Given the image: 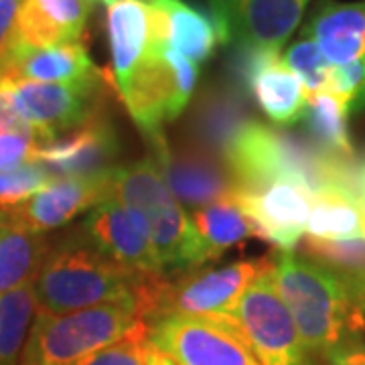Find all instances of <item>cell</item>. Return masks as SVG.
<instances>
[{
  "instance_id": "f1b7e54d",
  "label": "cell",
  "mask_w": 365,
  "mask_h": 365,
  "mask_svg": "<svg viewBox=\"0 0 365 365\" xmlns=\"http://www.w3.org/2000/svg\"><path fill=\"white\" fill-rule=\"evenodd\" d=\"M150 327L140 319L114 343L83 357L76 365H148Z\"/></svg>"
},
{
  "instance_id": "1f68e13d",
  "label": "cell",
  "mask_w": 365,
  "mask_h": 365,
  "mask_svg": "<svg viewBox=\"0 0 365 365\" xmlns=\"http://www.w3.org/2000/svg\"><path fill=\"white\" fill-rule=\"evenodd\" d=\"M327 91H337L347 100L349 112L365 110V55L345 66H333L331 88Z\"/></svg>"
},
{
  "instance_id": "5b68a950",
  "label": "cell",
  "mask_w": 365,
  "mask_h": 365,
  "mask_svg": "<svg viewBox=\"0 0 365 365\" xmlns=\"http://www.w3.org/2000/svg\"><path fill=\"white\" fill-rule=\"evenodd\" d=\"M199 67L170 45H150L128 81L118 88L132 120L155 138L185 110L195 90Z\"/></svg>"
},
{
  "instance_id": "52a82bcc",
  "label": "cell",
  "mask_w": 365,
  "mask_h": 365,
  "mask_svg": "<svg viewBox=\"0 0 365 365\" xmlns=\"http://www.w3.org/2000/svg\"><path fill=\"white\" fill-rule=\"evenodd\" d=\"M274 264L256 276L234 307L235 327L262 365H317L276 284Z\"/></svg>"
},
{
  "instance_id": "8d00e7d4",
  "label": "cell",
  "mask_w": 365,
  "mask_h": 365,
  "mask_svg": "<svg viewBox=\"0 0 365 365\" xmlns=\"http://www.w3.org/2000/svg\"><path fill=\"white\" fill-rule=\"evenodd\" d=\"M357 205H359V213L365 215V163L361 165V195H359Z\"/></svg>"
},
{
  "instance_id": "f546056e",
  "label": "cell",
  "mask_w": 365,
  "mask_h": 365,
  "mask_svg": "<svg viewBox=\"0 0 365 365\" xmlns=\"http://www.w3.org/2000/svg\"><path fill=\"white\" fill-rule=\"evenodd\" d=\"M282 59L294 71V76L300 79V83L304 86L309 96L327 91L331 88L333 66L323 57V53L313 39L302 35L297 43H292L288 47Z\"/></svg>"
},
{
  "instance_id": "83f0119b",
  "label": "cell",
  "mask_w": 365,
  "mask_h": 365,
  "mask_svg": "<svg viewBox=\"0 0 365 365\" xmlns=\"http://www.w3.org/2000/svg\"><path fill=\"white\" fill-rule=\"evenodd\" d=\"M35 309L33 282L0 294V365L16 361Z\"/></svg>"
},
{
  "instance_id": "7c38bea8",
  "label": "cell",
  "mask_w": 365,
  "mask_h": 365,
  "mask_svg": "<svg viewBox=\"0 0 365 365\" xmlns=\"http://www.w3.org/2000/svg\"><path fill=\"white\" fill-rule=\"evenodd\" d=\"M235 203L248 215L254 235L278 250H294L307 232L311 199L294 182L276 181L256 191H235Z\"/></svg>"
},
{
  "instance_id": "603a6c76",
  "label": "cell",
  "mask_w": 365,
  "mask_h": 365,
  "mask_svg": "<svg viewBox=\"0 0 365 365\" xmlns=\"http://www.w3.org/2000/svg\"><path fill=\"white\" fill-rule=\"evenodd\" d=\"M246 122H250L248 108L237 88L207 93L197 110V134L203 148L217 157L227 150Z\"/></svg>"
},
{
  "instance_id": "8fae6325",
  "label": "cell",
  "mask_w": 365,
  "mask_h": 365,
  "mask_svg": "<svg viewBox=\"0 0 365 365\" xmlns=\"http://www.w3.org/2000/svg\"><path fill=\"white\" fill-rule=\"evenodd\" d=\"M148 143L153 148V158L163 170L170 193L182 207L197 211L234 197V179L225 160H220L217 155L205 148H187L181 153H173L163 134L148 138Z\"/></svg>"
},
{
  "instance_id": "d590c367",
  "label": "cell",
  "mask_w": 365,
  "mask_h": 365,
  "mask_svg": "<svg viewBox=\"0 0 365 365\" xmlns=\"http://www.w3.org/2000/svg\"><path fill=\"white\" fill-rule=\"evenodd\" d=\"M148 365H177L170 359L167 353H163L158 347H155L150 343V349H148Z\"/></svg>"
},
{
  "instance_id": "6da1fadb",
  "label": "cell",
  "mask_w": 365,
  "mask_h": 365,
  "mask_svg": "<svg viewBox=\"0 0 365 365\" xmlns=\"http://www.w3.org/2000/svg\"><path fill=\"white\" fill-rule=\"evenodd\" d=\"M272 278L314 361L341 343L361 337L365 304L341 276L294 250H278Z\"/></svg>"
},
{
  "instance_id": "30bf717a",
  "label": "cell",
  "mask_w": 365,
  "mask_h": 365,
  "mask_svg": "<svg viewBox=\"0 0 365 365\" xmlns=\"http://www.w3.org/2000/svg\"><path fill=\"white\" fill-rule=\"evenodd\" d=\"M98 86L100 81L41 83L11 78V96L16 112L35 130L39 144H45L78 128L100 110Z\"/></svg>"
},
{
  "instance_id": "d6a6232c",
  "label": "cell",
  "mask_w": 365,
  "mask_h": 365,
  "mask_svg": "<svg viewBox=\"0 0 365 365\" xmlns=\"http://www.w3.org/2000/svg\"><path fill=\"white\" fill-rule=\"evenodd\" d=\"M37 146L39 143L33 136L0 134V170H11L25 163H33Z\"/></svg>"
},
{
  "instance_id": "7a4b0ae2",
  "label": "cell",
  "mask_w": 365,
  "mask_h": 365,
  "mask_svg": "<svg viewBox=\"0 0 365 365\" xmlns=\"http://www.w3.org/2000/svg\"><path fill=\"white\" fill-rule=\"evenodd\" d=\"M110 195L116 197L143 225L163 272H189L211 262L207 246L181 203L170 193L163 170L153 157L128 167H114Z\"/></svg>"
},
{
  "instance_id": "277c9868",
  "label": "cell",
  "mask_w": 365,
  "mask_h": 365,
  "mask_svg": "<svg viewBox=\"0 0 365 365\" xmlns=\"http://www.w3.org/2000/svg\"><path fill=\"white\" fill-rule=\"evenodd\" d=\"M143 319L138 300H118L66 314L37 311L21 365H76L120 339Z\"/></svg>"
},
{
  "instance_id": "4fadbf2b",
  "label": "cell",
  "mask_w": 365,
  "mask_h": 365,
  "mask_svg": "<svg viewBox=\"0 0 365 365\" xmlns=\"http://www.w3.org/2000/svg\"><path fill=\"white\" fill-rule=\"evenodd\" d=\"M81 234L93 248L134 274H165L143 225L116 197L93 205L81 223Z\"/></svg>"
},
{
  "instance_id": "e575fe53",
  "label": "cell",
  "mask_w": 365,
  "mask_h": 365,
  "mask_svg": "<svg viewBox=\"0 0 365 365\" xmlns=\"http://www.w3.org/2000/svg\"><path fill=\"white\" fill-rule=\"evenodd\" d=\"M317 365H365V341L361 337L345 341L319 359Z\"/></svg>"
},
{
  "instance_id": "9c48e42d",
  "label": "cell",
  "mask_w": 365,
  "mask_h": 365,
  "mask_svg": "<svg viewBox=\"0 0 365 365\" xmlns=\"http://www.w3.org/2000/svg\"><path fill=\"white\" fill-rule=\"evenodd\" d=\"M232 67L235 88L250 91L272 122L292 126L302 120L309 106V93L294 71L284 63L280 51L237 47Z\"/></svg>"
},
{
  "instance_id": "f35d334b",
  "label": "cell",
  "mask_w": 365,
  "mask_h": 365,
  "mask_svg": "<svg viewBox=\"0 0 365 365\" xmlns=\"http://www.w3.org/2000/svg\"><path fill=\"white\" fill-rule=\"evenodd\" d=\"M209 2H211V6H213V4H220V2H223V0H209Z\"/></svg>"
},
{
  "instance_id": "2e32d148",
  "label": "cell",
  "mask_w": 365,
  "mask_h": 365,
  "mask_svg": "<svg viewBox=\"0 0 365 365\" xmlns=\"http://www.w3.org/2000/svg\"><path fill=\"white\" fill-rule=\"evenodd\" d=\"M112 169L93 177H59L45 189L26 199L25 203L9 209L11 222L31 232L45 234L73 220L78 213L98 205L110 197Z\"/></svg>"
},
{
  "instance_id": "9a60e30c",
  "label": "cell",
  "mask_w": 365,
  "mask_h": 365,
  "mask_svg": "<svg viewBox=\"0 0 365 365\" xmlns=\"http://www.w3.org/2000/svg\"><path fill=\"white\" fill-rule=\"evenodd\" d=\"M309 0H223L211 6V14L227 26L230 43L237 47L274 49L297 31Z\"/></svg>"
},
{
  "instance_id": "7402d4cb",
  "label": "cell",
  "mask_w": 365,
  "mask_h": 365,
  "mask_svg": "<svg viewBox=\"0 0 365 365\" xmlns=\"http://www.w3.org/2000/svg\"><path fill=\"white\" fill-rule=\"evenodd\" d=\"M49 254L43 234L9 223L0 232V294L29 284Z\"/></svg>"
},
{
  "instance_id": "8992f818",
  "label": "cell",
  "mask_w": 365,
  "mask_h": 365,
  "mask_svg": "<svg viewBox=\"0 0 365 365\" xmlns=\"http://www.w3.org/2000/svg\"><path fill=\"white\" fill-rule=\"evenodd\" d=\"M274 258L264 256L260 260H242L227 264L217 270L182 274L177 280L167 276L158 284L157 297L146 321L163 314H185L207 319L237 331L232 313L250 282L272 268Z\"/></svg>"
},
{
  "instance_id": "3957f363",
  "label": "cell",
  "mask_w": 365,
  "mask_h": 365,
  "mask_svg": "<svg viewBox=\"0 0 365 365\" xmlns=\"http://www.w3.org/2000/svg\"><path fill=\"white\" fill-rule=\"evenodd\" d=\"M150 276L122 268L81 237L47 254L33 280V292L37 311L66 314L118 300H138Z\"/></svg>"
},
{
  "instance_id": "4dcf8cb0",
  "label": "cell",
  "mask_w": 365,
  "mask_h": 365,
  "mask_svg": "<svg viewBox=\"0 0 365 365\" xmlns=\"http://www.w3.org/2000/svg\"><path fill=\"white\" fill-rule=\"evenodd\" d=\"M49 170L41 163H25L11 170H0V209L9 211L39 193L53 181Z\"/></svg>"
},
{
  "instance_id": "74e56055",
  "label": "cell",
  "mask_w": 365,
  "mask_h": 365,
  "mask_svg": "<svg viewBox=\"0 0 365 365\" xmlns=\"http://www.w3.org/2000/svg\"><path fill=\"white\" fill-rule=\"evenodd\" d=\"M9 223H11V213L4 211V209H0V232H2Z\"/></svg>"
},
{
  "instance_id": "44dd1931",
  "label": "cell",
  "mask_w": 365,
  "mask_h": 365,
  "mask_svg": "<svg viewBox=\"0 0 365 365\" xmlns=\"http://www.w3.org/2000/svg\"><path fill=\"white\" fill-rule=\"evenodd\" d=\"M163 9L169 21V45L197 67L205 63L217 45L230 43L227 26L213 14H205L182 0H148Z\"/></svg>"
},
{
  "instance_id": "d4e9b609",
  "label": "cell",
  "mask_w": 365,
  "mask_h": 365,
  "mask_svg": "<svg viewBox=\"0 0 365 365\" xmlns=\"http://www.w3.org/2000/svg\"><path fill=\"white\" fill-rule=\"evenodd\" d=\"M299 248L304 258L317 262L341 276L364 302L361 290L365 287V237L321 240L313 235H302Z\"/></svg>"
},
{
  "instance_id": "5bb4252c",
  "label": "cell",
  "mask_w": 365,
  "mask_h": 365,
  "mask_svg": "<svg viewBox=\"0 0 365 365\" xmlns=\"http://www.w3.org/2000/svg\"><path fill=\"white\" fill-rule=\"evenodd\" d=\"M118 157V138L104 112H93L78 128L55 136L35 148L33 163H41L53 177L102 175Z\"/></svg>"
},
{
  "instance_id": "ffe728a7",
  "label": "cell",
  "mask_w": 365,
  "mask_h": 365,
  "mask_svg": "<svg viewBox=\"0 0 365 365\" xmlns=\"http://www.w3.org/2000/svg\"><path fill=\"white\" fill-rule=\"evenodd\" d=\"M108 6V39L116 88H122L150 47V9L146 0H102Z\"/></svg>"
},
{
  "instance_id": "ab89813d",
  "label": "cell",
  "mask_w": 365,
  "mask_h": 365,
  "mask_svg": "<svg viewBox=\"0 0 365 365\" xmlns=\"http://www.w3.org/2000/svg\"><path fill=\"white\" fill-rule=\"evenodd\" d=\"M361 299H364V302H365V287H364V290H361Z\"/></svg>"
},
{
  "instance_id": "ba28073f",
  "label": "cell",
  "mask_w": 365,
  "mask_h": 365,
  "mask_svg": "<svg viewBox=\"0 0 365 365\" xmlns=\"http://www.w3.org/2000/svg\"><path fill=\"white\" fill-rule=\"evenodd\" d=\"M148 327L150 343L177 365H262L232 327L185 314H163Z\"/></svg>"
},
{
  "instance_id": "484cf974",
  "label": "cell",
  "mask_w": 365,
  "mask_h": 365,
  "mask_svg": "<svg viewBox=\"0 0 365 365\" xmlns=\"http://www.w3.org/2000/svg\"><path fill=\"white\" fill-rule=\"evenodd\" d=\"M191 222L195 225L197 234L201 235L203 244L207 246L211 262L217 260L227 248L254 235L252 222L234 199L197 209L191 215Z\"/></svg>"
},
{
  "instance_id": "e0dca14e",
  "label": "cell",
  "mask_w": 365,
  "mask_h": 365,
  "mask_svg": "<svg viewBox=\"0 0 365 365\" xmlns=\"http://www.w3.org/2000/svg\"><path fill=\"white\" fill-rule=\"evenodd\" d=\"M331 66H345L365 55V0H321L302 29Z\"/></svg>"
},
{
  "instance_id": "4316f807",
  "label": "cell",
  "mask_w": 365,
  "mask_h": 365,
  "mask_svg": "<svg viewBox=\"0 0 365 365\" xmlns=\"http://www.w3.org/2000/svg\"><path fill=\"white\" fill-rule=\"evenodd\" d=\"M307 235L321 240H351L361 237L359 205L351 197L327 191L311 199Z\"/></svg>"
},
{
  "instance_id": "cb8c5ba5",
  "label": "cell",
  "mask_w": 365,
  "mask_h": 365,
  "mask_svg": "<svg viewBox=\"0 0 365 365\" xmlns=\"http://www.w3.org/2000/svg\"><path fill=\"white\" fill-rule=\"evenodd\" d=\"M351 116L347 100L337 91H319L309 96V106L302 116L307 134L327 155L355 157L347 120Z\"/></svg>"
},
{
  "instance_id": "d6986e66",
  "label": "cell",
  "mask_w": 365,
  "mask_h": 365,
  "mask_svg": "<svg viewBox=\"0 0 365 365\" xmlns=\"http://www.w3.org/2000/svg\"><path fill=\"white\" fill-rule=\"evenodd\" d=\"M2 73L41 83H88L100 81L88 49L81 41L51 47H14Z\"/></svg>"
},
{
  "instance_id": "ac0fdd59",
  "label": "cell",
  "mask_w": 365,
  "mask_h": 365,
  "mask_svg": "<svg viewBox=\"0 0 365 365\" xmlns=\"http://www.w3.org/2000/svg\"><path fill=\"white\" fill-rule=\"evenodd\" d=\"M93 0H23L16 16V47H51L81 41Z\"/></svg>"
},
{
  "instance_id": "836d02e7",
  "label": "cell",
  "mask_w": 365,
  "mask_h": 365,
  "mask_svg": "<svg viewBox=\"0 0 365 365\" xmlns=\"http://www.w3.org/2000/svg\"><path fill=\"white\" fill-rule=\"evenodd\" d=\"M23 0H0V71L16 47V16Z\"/></svg>"
}]
</instances>
